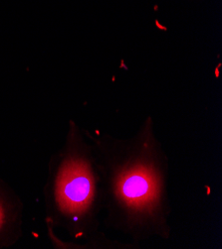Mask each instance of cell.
<instances>
[{
  "label": "cell",
  "mask_w": 222,
  "mask_h": 249,
  "mask_svg": "<svg viewBox=\"0 0 222 249\" xmlns=\"http://www.w3.org/2000/svg\"><path fill=\"white\" fill-rule=\"evenodd\" d=\"M23 212L21 197L0 177V249L14 246L22 237Z\"/></svg>",
  "instance_id": "cell-3"
},
{
  "label": "cell",
  "mask_w": 222,
  "mask_h": 249,
  "mask_svg": "<svg viewBox=\"0 0 222 249\" xmlns=\"http://www.w3.org/2000/svg\"><path fill=\"white\" fill-rule=\"evenodd\" d=\"M100 181L104 225L131 242L171 236L169 162L147 116L129 138L83 128Z\"/></svg>",
  "instance_id": "cell-1"
},
{
  "label": "cell",
  "mask_w": 222,
  "mask_h": 249,
  "mask_svg": "<svg viewBox=\"0 0 222 249\" xmlns=\"http://www.w3.org/2000/svg\"><path fill=\"white\" fill-rule=\"evenodd\" d=\"M43 194L54 248L83 249L101 232V189L93 148L75 121H69L64 144L49 161Z\"/></svg>",
  "instance_id": "cell-2"
}]
</instances>
